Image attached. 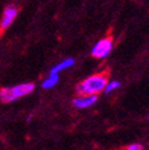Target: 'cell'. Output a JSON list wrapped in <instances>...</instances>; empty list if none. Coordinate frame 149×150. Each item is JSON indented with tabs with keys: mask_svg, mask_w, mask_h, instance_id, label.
Listing matches in <instances>:
<instances>
[{
	"mask_svg": "<svg viewBox=\"0 0 149 150\" xmlns=\"http://www.w3.org/2000/svg\"><path fill=\"white\" fill-rule=\"evenodd\" d=\"M107 83V73H99L87 78L85 81L78 85L77 92L80 96H97L104 91Z\"/></svg>",
	"mask_w": 149,
	"mask_h": 150,
	"instance_id": "1",
	"label": "cell"
},
{
	"mask_svg": "<svg viewBox=\"0 0 149 150\" xmlns=\"http://www.w3.org/2000/svg\"><path fill=\"white\" fill-rule=\"evenodd\" d=\"M33 89H35L33 83H22L13 87L3 88L0 89V100L3 103H11L24 96H28Z\"/></svg>",
	"mask_w": 149,
	"mask_h": 150,
	"instance_id": "2",
	"label": "cell"
},
{
	"mask_svg": "<svg viewBox=\"0 0 149 150\" xmlns=\"http://www.w3.org/2000/svg\"><path fill=\"white\" fill-rule=\"evenodd\" d=\"M112 47H114L112 38H111V37H106V38H103L96 43V45L91 50V54L93 57H96V59H104L111 52Z\"/></svg>",
	"mask_w": 149,
	"mask_h": 150,
	"instance_id": "3",
	"label": "cell"
},
{
	"mask_svg": "<svg viewBox=\"0 0 149 150\" xmlns=\"http://www.w3.org/2000/svg\"><path fill=\"white\" fill-rule=\"evenodd\" d=\"M18 14V8L16 6H7L4 11L3 18H1V22H0V30L5 31L16 19V17Z\"/></svg>",
	"mask_w": 149,
	"mask_h": 150,
	"instance_id": "4",
	"label": "cell"
},
{
	"mask_svg": "<svg viewBox=\"0 0 149 150\" xmlns=\"http://www.w3.org/2000/svg\"><path fill=\"white\" fill-rule=\"evenodd\" d=\"M97 101V96H80L79 98L74 99L73 105L77 108H86L92 106Z\"/></svg>",
	"mask_w": 149,
	"mask_h": 150,
	"instance_id": "5",
	"label": "cell"
},
{
	"mask_svg": "<svg viewBox=\"0 0 149 150\" xmlns=\"http://www.w3.org/2000/svg\"><path fill=\"white\" fill-rule=\"evenodd\" d=\"M73 64H74V60H73V59H67V60H65V61L57 63L54 68H51L50 74H51V75H54V74H56V75H57L60 71H62V70H65V69L72 67Z\"/></svg>",
	"mask_w": 149,
	"mask_h": 150,
	"instance_id": "6",
	"label": "cell"
},
{
	"mask_svg": "<svg viewBox=\"0 0 149 150\" xmlns=\"http://www.w3.org/2000/svg\"><path fill=\"white\" fill-rule=\"evenodd\" d=\"M57 82H59V76H57V75H56V74H54V75L50 74V75H49V78L45 79V80L43 81L42 87L45 88V89H49V88L54 87Z\"/></svg>",
	"mask_w": 149,
	"mask_h": 150,
	"instance_id": "7",
	"label": "cell"
},
{
	"mask_svg": "<svg viewBox=\"0 0 149 150\" xmlns=\"http://www.w3.org/2000/svg\"><path fill=\"white\" fill-rule=\"evenodd\" d=\"M119 86H121V83H119L118 81H111V82H107V83H106L104 91H105V93H110V92L115 91L116 88H118Z\"/></svg>",
	"mask_w": 149,
	"mask_h": 150,
	"instance_id": "8",
	"label": "cell"
},
{
	"mask_svg": "<svg viewBox=\"0 0 149 150\" xmlns=\"http://www.w3.org/2000/svg\"><path fill=\"white\" fill-rule=\"evenodd\" d=\"M125 150H143V148L140 144H130L125 148Z\"/></svg>",
	"mask_w": 149,
	"mask_h": 150,
	"instance_id": "9",
	"label": "cell"
}]
</instances>
